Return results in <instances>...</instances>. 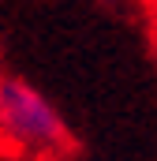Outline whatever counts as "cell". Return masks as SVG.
Wrapping results in <instances>:
<instances>
[{
  "label": "cell",
  "instance_id": "6da1fadb",
  "mask_svg": "<svg viewBox=\"0 0 157 161\" xmlns=\"http://www.w3.org/2000/svg\"><path fill=\"white\" fill-rule=\"evenodd\" d=\"M68 146L71 131L56 105L30 82L0 75V154L15 161H56Z\"/></svg>",
  "mask_w": 157,
  "mask_h": 161
}]
</instances>
